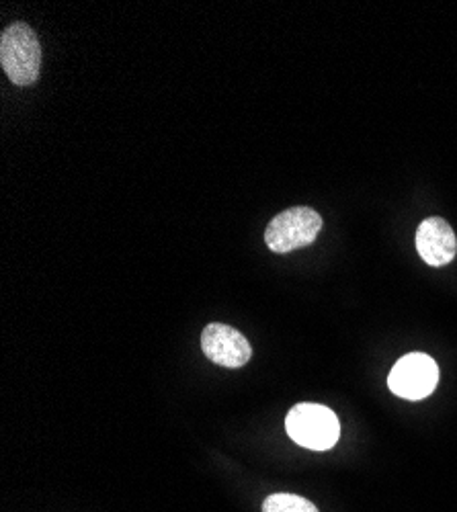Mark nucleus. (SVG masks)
<instances>
[{"mask_svg":"<svg viewBox=\"0 0 457 512\" xmlns=\"http://www.w3.org/2000/svg\"><path fill=\"white\" fill-rule=\"evenodd\" d=\"M0 64L17 87H29L39 78L41 46L27 23H13L0 35Z\"/></svg>","mask_w":457,"mask_h":512,"instance_id":"nucleus-1","label":"nucleus"},{"mask_svg":"<svg viewBox=\"0 0 457 512\" xmlns=\"http://www.w3.org/2000/svg\"><path fill=\"white\" fill-rule=\"evenodd\" d=\"M287 435L300 447L312 451H328L341 437V424L337 414L322 404H298L285 418Z\"/></svg>","mask_w":457,"mask_h":512,"instance_id":"nucleus-2","label":"nucleus"},{"mask_svg":"<svg viewBox=\"0 0 457 512\" xmlns=\"http://www.w3.org/2000/svg\"><path fill=\"white\" fill-rule=\"evenodd\" d=\"M322 230L320 213L312 207H289L275 216L265 230V244L275 254H287L312 244Z\"/></svg>","mask_w":457,"mask_h":512,"instance_id":"nucleus-3","label":"nucleus"},{"mask_svg":"<svg viewBox=\"0 0 457 512\" xmlns=\"http://www.w3.org/2000/svg\"><path fill=\"white\" fill-rule=\"evenodd\" d=\"M439 383V367L425 353L404 355L390 371V392L402 400L417 402L431 396Z\"/></svg>","mask_w":457,"mask_h":512,"instance_id":"nucleus-4","label":"nucleus"},{"mask_svg":"<svg viewBox=\"0 0 457 512\" xmlns=\"http://www.w3.org/2000/svg\"><path fill=\"white\" fill-rule=\"evenodd\" d=\"M201 351L212 363L238 369L251 361L253 349L242 332L228 324H210L201 332Z\"/></svg>","mask_w":457,"mask_h":512,"instance_id":"nucleus-5","label":"nucleus"},{"mask_svg":"<svg viewBox=\"0 0 457 512\" xmlns=\"http://www.w3.org/2000/svg\"><path fill=\"white\" fill-rule=\"evenodd\" d=\"M417 252L431 267H445L455 259L457 238L443 218H427L417 230Z\"/></svg>","mask_w":457,"mask_h":512,"instance_id":"nucleus-6","label":"nucleus"},{"mask_svg":"<svg viewBox=\"0 0 457 512\" xmlns=\"http://www.w3.org/2000/svg\"><path fill=\"white\" fill-rule=\"evenodd\" d=\"M263 512H318V508L296 494H271L263 502Z\"/></svg>","mask_w":457,"mask_h":512,"instance_id":"nucleus-7","label":"nucleus"}]
</instances>
